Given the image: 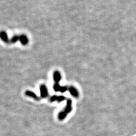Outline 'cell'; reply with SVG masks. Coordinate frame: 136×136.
<instances>
[{
	"instance_id": "5b68a950",
	"label": "cell",
	"mask_w": 136,
	"mask_h": 136,
	"mask_svg": "<svg viewBox=\"0 0 136 136\" xmlns=\"http://www.w3.org/2000/svg\"><path fill=\"white\" fill-rule=\"evenodd\" d=\"M68 90L70 92V94L75 98H78L79 97V92L73 86H70L68 88Z\"/></svg>"
},
{
	"instance_id": "3957f363",
	"label": "cell",
	"mask_w": 136,
	"mask_h": 136,
	"mask_svg": "<svg viewBox=\"0 0 136 136\" xmlns=\"http://www.w3.org/2000/svg\"><path fill=\"white\" fill-rule=\"evenodd\" d=\"M53 89L56 92L60 91L61 92H63V93L66 92L68 90V88L67 86H61L60 85V84L57 83H55L54 84Z\"/></svg>"
},
{
	"instance_id": "9c48e42d",
	"label": "cell",
	"mask_w": 136,
	"mask_h": 136,
	"mask_svg": "<svg viewBox=\"0 0 136 136\" xmlns=\"http://www.w3.org/2000/svg\"><path fill=\"white\" fill-rule=\"evenodd\" d=\"M25 95H26L27 96H29L30 97H32V98L34 99L36 101H39L40 98L39 97H38L35 94V92H32L31 91H29V90H27L25 92Z\"/></svg>"
},
{
	"instance_id": "6da1fadb",
	"label": "cell",
	"mask_w": 136,
	"mask_h": 136,
	"mask_svg": "<svg viewBox=\"0 0 136 136\" xmlns=\"http://www.w3.org/2000/svg\"><path fill=\"white\" fill-rule=\"evenodd\" d=\"M71 111H72V101L70 99H67L66 102V105L65 109L63 111H61L58 115V119L60 121H63L65 119V117L67 116Z\"/></svg>"
},
{
	"instance_id": "ba28073f",
	"label": "cell",
	"mask_w": 136,
	"mask_h": 136,
	"mask_svg": "<svg viewBox=\"0 0 136 136\" xmlns=\"http://www.w3.org/2000/svg\"><path fill=\"white\" fill-rule=\"evenodd\" d=\"M19 42L23 45H26L29 43V39L26 35L24 34L20 35Z\"/></svg>"
},
{
	"instance_id": "7a4b0ae2",
	"label": "cell",
	"mask_w": 136,
	"mask_h": 136,
	"mask_svg": "<svg viewBox=\"0 0 136 136\" xmlns=\"http://www.w3.org/2000/svg\"><path fill=\"white\" fill-rule=\"evenodd\" d=\"M40 92L41 98L44 99L48 96V89L44 84H42L40 86Z\"/></svg>"
},
{
	"instance_id": "277c9868",
	"label": "cell",
	"mask_w": 136,
	"mask_h": 136,
	"mask_svg": "<svg viewBox=\"0 0 136 136\" xmlns=\"http://www.w3.org/2000/svg\"><path fill=\"white\" fill-rule=\"evenodd\" d=\"M66 99V97L64 96H57L56 95H52L50 97V102H57L58 103H60L64 101H65Z\"/></svg>"
},
{
	"instance_id": "8992f818",
	"label": "cell",
	"mask_w": 136,
	"mask_h": 136,
	"mask_svg": "<svg viewBox=\"0 0 136 136\" xmlns=\"http://www.w3.org/2000/svg\"><path fill=\"white\" fill-rule=\"evenodd\" d=\"M0 38L4 43H6V44H10V40L9 39L8 36L5 31H2L0 32Z\"/></svg>"
},
{
	"instance_id": "30bf717a",
	"label": "cell",
	"mask_w": 136,
	"mask_h": 136,
	"mask_svg": "<svg viewBox=\"0 0 136 136\" xmlns=\"http://www.w3.org/2000/svg\"><path fill=\"white\" fill-rule=\"evenodd\" d=\"M20 35H14L11 38V39L10 40V44H13L15 43L18 41H19Z\"/></svg>"
},
{
	"instance_id": "52a82bcc",
	"label": "cell",
	"mask_w": 136,
	"mask_h": 136,
	"mask_svg": "<svg viewBox=\"0 0 136 136\" xmlns=\"http://www.w3.org/2000/svg\"><path fill=\"white\" fill-rule=\"evenodd\" d=\"M53 78L54 81L55 82V83H59V82H60L61 79V73L57 70L55 71L53 74Z\"/></svg>"
}]
</instances>
